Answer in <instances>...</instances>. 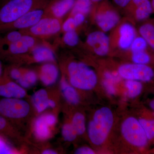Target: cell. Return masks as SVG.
<instances>
[{
  "mask_svg": "<svg viewBox=\"0 0 154 154\" xmlns=\"http://www.w3.org/2000/svg\"><path fill=\"white\" fill-rule=\"evenodd\" d=\"M125 85L127 89V94L129 98H135L138 97L143 91V84L139 81L127 80Z\"/></svg>",
  "mask_w": 154,
  "mask_h": 154,
  "instance_id": "21",
  "label": "cell"
},
{
  "mask_svg": "<svg viewBox=\"0 0 154 154\" xmlns=\"http://www.w3.org/2000/svg\"><path fill=\"white\" fill-rule=\"evenodd\" d=\"M61 26L59 20L57 18L42 19L36 25L30 28L31 34L35 36L52 35L59 32Z\"/></svg>",
  "mask_w": 154,
  "mask_h": 154,
  "instance_id": "9",
  "label": "cell"
},
{
  "mask_svg": "<svg viewBox=\"0 0 154 154\" xmlns=\"http://www.w3.org/2000/svg\"><path fill=\"white\" fill-rule=\"evenodd\" d=\"M22 36V33L17 30H13L7 34L3 38L6 43L9 45L12 42L18 41Z\"/></svg>",
  "mask_w": 154,
  "mask_h": 154,
  "instance_id": "30",
  "label": "cell"
},
{
  "mask_svg": "<svg viewBox=\"0 0 154 154\" xmlns=\"http://www.w3.org/2000/svg\"><path fill=\"white\" fill-rule=\"evenodd\" d=\"M126 7L133 10L135 18L139 22L146 21L154 13L151 0H131Z\"/></svg>",
  "mask_w": 154,
  "mask_h": 154,
  "instance_id": "10",
  "label": "cell"
},
{
  "mask_svg": "<svg viewBox=\"0 0 154 154\" xmlns=\"http://www.w3.org/2000/svg\"><path fill=\"white\" fill-rule=\"evenodd\" d=\"M7 126V122L4 116L0 114V131L4 130Z\"/></svg>",
  "mask_w": 154,
  "mask_h": 154,
  "instance_id": "38",
  "label": "cell"
},
{
  "mask_svg": "<svg viewBox=\"0 0 154 154\" xmlns=\"http://www.w3.org/2000/svg\"><path fill=\"white\" fill-rule=\"evenodd\" d=\"M50 0H10L0 8V26L11 24L31 10L45 6Z\"/></svg>",
  "mask_w": 154,
  "mask_h": 154,
  "instance_id": "2",
  "label": "cell"
},
{
  "mask_svg": "<svg viewBox=\"0 0 154 154\" xmlns=\"http://www.w3.org/2000/svg\"><path fill=\"white\" fill-rule=\"evenodd\" d=\"M113 113L110 108L104 107L96 110L88 126V136L91 142L97 146L104 143L113 127Z\"/></svg>",
  "mask_w": 154,
  "mask_h": 154,
  "instance_id": "1",
  "label": "cell"
},
{
  "mask_svg": "<svg viewBox=\"0 0 154 154\" xmlns=\"http://www.w3.org/2000/svg\"><path fill=\"white\" fill-rule=\"evenodd\" d=\"M93 3L91 0H76L72 9V14L81 13L86 15L91 11Z\"/></svg>",
  "mask_w": 154,
  "mask_h": 154,
  "instance_id": "24",
  "label": "cell"
},
{
  "mask_svg": "<svg viewBox=\"0 0 154 154\" xmlns=\"http://www.w3.org/2000/svg\"><path fill=\"white\" fill-rule=\"evenodd\" d=\"M51 127L45 119L44 114L42 115L36 119L34 122L33 126L34 134L38 139L41 140H47L51 135Z\"/></svg>",
  "mask_w": 154,
  "mask_h": 154,
  "instance_id": "16",
  "label": "cell"
},
{
  "mask_svg": "<svg viewBox=\"0 0 154 154\" xmlns=\"http://www.w3.org/2000/svg\"><path fill=\"white\" fill-rule=\"evenodd\" d=\"M38 80L37 75L33 71L26 72L25 74L22 75L19 80L17 81L18 84L24 89L31 88L36 84Z\"/></svg>",
  "mask_w": 154,
  "mask_h": 154,
  "instance_id": "23",
  "label": "cell"
},
{
  "mask_svg": "<svg viewBox=\"0 0 154 154\" xmlns=\"http://www.w3.org/2000/svg\"><path fill=\"white\" fill-rule=\"evenodd\" d=\"M92 1V2L93 3V4H98V3L101 2H102V1H105V0H91Z\"/></svg>",
  "mask_w": 154,
  "mask_h": 154,
  "instance_id": "42",
  "label": "cell"
},
{
  "mask_svg": "<svg viewBox=\"0 0 154 154\" xmlns=\"http://www.w3.org/2000/svg\"><path fill=\"white\" fill-rule=\"evenodd\" d=\"M42 154H57L56 152L51 149H47L45 150L44 151L42 152Z\"/></svg>",
  "mask_w": 154,
  "mask_h": 154,
  "instance_id": "39",
  "label": "cell"
},
{
  "mask_svg": "<svg viewBox=\"0 0 154 154\" xmlns=\"http://www.w3.org/2000/svg\"><path fill=\"white\" fill-rule=\"evenodd\" d=\"M2 63H1V62H0V76H1V75H2Z\"/></svg>",
  "mask_w": 154,
  "mask_h": 154,
  "instance_id": "43",
  "label": "cell"
},
{
  "mask_svg": "<svg viewBox=\"0 0 154 154\" xmlns=\"http://www.w3.org/2000/svg\"><path fill=\"white\" fill-rule=\"evenodd\" d=\"M49 99L47 92L44 89H40L33 94L32 102L38 113H41L49 108Z\"/></svg>",
  "mask_w": 154,
  "mask_h": 154,
  "instance_id": "19",
  "label": "cell"
},
{
  "mask_svg": "<svg viewBox=\"0 0 154 154\" xmlns=\"http://www.w3.org/2000/svg\"><path fill=\"white\" fill-rule=\"evenodd\" d=\"M71 124L78 135L84 134L86 130V120L82 113H76L72 119Z\"/></svg>",
  "mask_w": 154,
  "mask_h": 154,
  "instance_id": "25",
  "label": "cell"
},
{
  "mask_svg": "<svg viewBox=\"0 0 154 154\" xmlns=\"http://www.w3.org/2000/svg\"><path fill=\"white\" fill-rule=\"evenodd\" d=\"M26 95L25 89L14 82L0 85V96L4 98L22 99Z\"/></svg>",
  "mask_w": 154,
  "mask_h": 154,
  "instance_id": "12",
  "label": "cell"
},
{
  "mask_svg": "<svg viewBox=\"0 0 154 154\" xmlns=\"http://www.w3.org/2000/svg\"><path fill=\"white\" fill-rule=\"evenodd\" d=\"M30 106L22 99L3 98L0 100V114L5 118L19 119L28 115Z\"/></svg>",
  "mask_w": 154,
  "mask_h": 154,
  "instance_id": "6",
  "label": "cell"
},
{
  "mask_svg": "<svg viewBox=\"0 0 154 154\" xmlns=\"http://www.w3.org/2000/svg\"><path fill=\"white\" fill-rule=\"evenodd\" d=\"M58 76V70L53 64H45L42 67L39 78L45 85H52L57 81Z\"/></svg>",
  "mask_w": 154,
  "mask_h": 154,
  "instance_id": "14",
  "label": "cell"
},
{
  "mask_svg": "<svg viewBox=\"0 0 154 154\" xmlns=\"http://www.w3.org/2000/svg\"><path fill=\"white\" fill-rule=\"evenodd\" d=\"M76 0H53L50 3L51 12L57 18L63 17L72 8Z\"/></svg>",
  "mask_w": 154,
  "mask_h": 154,
  "instance_id": "15",
  "label": "cell"
},
{
  "mask_svg": "<svg viewBox=\"0 0 154 154\" xmlns=\"http://www.w3.org/2000/svg\"><path fill=\"white\" fill-rule=\"evenodd\" d=\"M105 79L108 80L114 83L117 81V79L115 75L110 72H107L105 74Z\"/></svg>",
  "mask_w": 154,
  "mask_h": 154,
  "instance_id": "37",
  "label": "cell"
},
{
  "mask_svg": "<svg viewBox=\"0 0 154 154\" xmlns=\"http://www.w3.org/2000/svg\"><path fill=\"white\" fill-rule=\"evenodd\" d=\"M149 106L154 113V98L151 99L149 102Z\"/></svg>",
  "mask_w": 154,
  "mask_h": 154,
  "instance_id": "40",
  "label": "cell"
},
{
  "mask_svg": "<svg viewBox=\"0 0 154 154\" xmlns=\"http://www.w3.org/2000/svg\"><path fill=\"white\" fill-rule=\"evenodd\" d=\"M60 87L62 93L66 100L72 105H76L80 102V97L75 88L69 84L65 78L61 80Z\"/></svg>",
  "mask_w": 154,
  "mask_h": 154,
  "instance_id": "17",
  "label": "cell"
},
{
  "mask_svg": "<svg viewBox=\"0 0 154 154\" xmlns=\"http://www.w3.org/2000/svg\"><path fill=\"white\" fill-rule=\"evenodd\" d=\"M113 83L108 80L105 79L103 82V85L107 93L110 95H115L116 93L115 87L113 85Z\"/></svg>",
  "mask_w": 154,
  "mask_h": 154,
  "instance_id": "31",
  "label": "cell"
},
{
  "mask_svg": "<svg viewBox=\"0 0 154 154\" xmlns=\"http://www.w3.org/2000/svg\"><path fill=\"white\" fill-rule=\"evenodd\" d=\"M143 128L149 141L154 139V117L143 116L138 119Z\"/></svg>",
  "mask_w": 154,
  "mask_h": 154,
  "instance_id": "22",
  "label": "cell"
},
{
  "mask_svg": "<svg viewBox=\"0 0 154 154\" xmlns=\"http://www.w3.org/2000/svg\"><path fill=\"white\" fill-rule=\"evenodd\" d=\"M116 5L120 8H126L131 0H113Z\"/></svg>",
  "mask_w": 154,
  "mask_h": 154,
  "instance_id": "36",
  "label": "cell"
},
{
  "mask_svg": "<svg viewBox=\"0 0 154 154\" xmlns=\"http://www.w3.org/2000/svg\"><path fill=\"white\" fill-rule=\"evenodd\" d=\"M149 47L146 42L140 36H136L133 42L130 49L131 52H137Z\"/></svg>",
  "mask_w": 154,
  "mask_h": 154,
  "instance_id": "27",
  "label": "cell"
},
{
  "mask_svg": "<svg viewBox=\"0 0 154 154\" xmlns=\"http://www.w3.org/2000/svg\"><path fill=\"white\" fill-rule=\"evenodd\" d=\"M118 45L123 50L130 49L133 42L136 37V32L133 25L125 23L119 27V30Z\"/></svg>",
  "mask_w": 154,
  "mask_h": 154,
  "instance_id": "11",
  "label": "cell"
},
{
  "mask_svg": "<svg viewBox=\"0 0 154 154\" xmlns=\"http://www.w3.org/2000/svg\"><path fill=\"white\" fill-rule=\"evenodd\" d=\"M35 41L32 36L24 35L18 41L8 45V52L14 55L22 54L27 52L30 48L33 47Z\"/></svg>",
  "mask_w": 154,
  "mask_h": 154,
  "instance_id": "13",
  "label": "cell"
},
{
  "mask_svg": "<svg viewBox=\"0 0 154 154\" xmlns=\"http://www.w3.org/2000/svg\"><path fill=\"white\" fill-rule=\"evenodd\" d=\"M75 28L73 17H70L67 19L63 25V29L66 32L75 30Z\"/></svg>",
  "mask_w": 154,
  "mask_h": 154,
  "instance_id": "32",
  "label": "cell"
},
{
  "mask_svg": "<svg viewBox=\"0 0 154 154\" xmlns=\"http://www.w3.org/2000/svg\"><path fill=\"white\" fill-rule=\"evenodd\" d=\"M62 134L65 140L72 142L78 136L71 123H66L62 128Z\"/></svg>",
  "mask_w": 154,
  "mask_h": 154,
  "instance_id": "26",
  "label": "cell"
},
{
  "mask_svg": "<svg viewBox=\"0 0 154 154\" xmlns=\"http://www.w3.org/2000/svg\"><path fill=\"white\" fill-rule=\"evenodd\" d=\"M68 72L70 84L77 89L89 91L97 84L96 73L85 64L72 62L68 66Z\"/></svg>",
  "mask_w": 154,
  "mask_h": 154,
  "instance_id": "3",
  "label": "cell"
},
{
  "mask_svg": "<svg viewBox=\"0 0 154 154\" xmlns=\"http://www.w3.org/2000/svg\"><path fill=\"white\" fill-rule=\"evenodd\" d=\"M33 56L37 62H52L55 60V55L52 51L45 46H40L33 50Z\"/></svg>",
  "mask_w": 154,
  "mask_h": 154,
  "instance_id": "20",
  "label": "cell"
},
{
  "mask_svg": "<svg viewBox=\"0 0 154 154\" xmlns=\"http://www.w3.org/2000/svg\"><path fill=\"white\" fill-rule=\"evenodd\" d=\"M48 105H49V108H54V107H55L56 106L55 102H54V101H53V100L50 99L49 101V104H48Z\"/></svg>",
  "mask_w": 154,
  "mask_h": 154,
  "instance_id": "41",
  "label": "cell"
},
{
  "mask_svg": "<svg viewBox=\"0 0 154 154\" xmlns=\"http://www.w3.org/2000/svg\"><path fill=\"white\" fill-rule=\"evenodd\" d=\"M121 132L125 140L135 147L145 149L148 145L149 140L146 133L135 117H128L123 122Z\"/></svg>",
  "mask_w": 154,
  "mask_h": 154,
  "instance_id": "4",
  "label": "cell"
},
{
  "mask_svg": "<svg viewBox=\"0 0 154 154\" xmlns=\"http://www.w3.org/2000/svg\"><path fill=\"white\" fill-rule=\"evenodd\" d=\"M118 72L120 77L126 80H135L142 83L154 81V69L150 65L125 64L119 67Z\"/></svg>",
  "mask_w": 154,
  "mask_h": 154,
  "instance_id": "5",
  "label": "cell"
},
{
  "mask_svg": "<svg viewBox=\"0 0 154 154\" xmlns=\"http://www.w3.org/2000/svg\"><path fill=\"white\" fill-rule=\"evenodd\" d=\"M10 75L11 79L17 81L19 80L22 76L20 71L17 69H11L10 71Z\"/></svg>",
  "mask_w": 154,
  "mask_h": 154,
  "instance_id": "35",
  "label": "cell"
},
{
  "mask_svg": "<svg viewBox=\"0 0 154 154\" xmlns=\"http://www.w3.org/2000/svg\"><path fill=\"white\" fill-rule=\"evenodd\" d=\"M151 2L152 6L153 12H154V0H151Z\"/></svg>",
  "mask_w": 154,
  "mask_h": 154,
  "instance_id": "44",
  "label": "cell"
},
{
  "mask_svg": "<svg viewBox=\"0 0 154 154\" xmlns=\"http://www.w3.org/2000/svg\"><path fill=\"white\" fill-rule=\"evenodd\" d=\"M73 19L75 26L76 28L80 25H82L84 22L85 19V14H81V13H77L75 14Z\"/></svg>",
  "mask_w": 154,
  "mask_h": 154,
  "instance_id": "33",
  "label": "cell"
},
{
  "mask_svg": "<svg viewBox=\"0 0 154 154\" xmlns=\"http://www.w3.org/2000/svg\"><path fill=\"white\" fill-rule=\"evenodd\" d=\"M16 153L15 149L2 136H0V154Z\"/></svg>",
  "mask_w": 154,
  "mask_h": 154,
  "instance_id": "29",
  "label": "cell"
},
{
  "mask_svg": "<svg viewBox=\"0 0 154 154\" xmlns=\"http://www.w3.org/2000/svg\"><path fill=\"white\" fill-rule=\"evenodd\" d=\"M144 22L139 27V33L154 51V20L148 19Z\"/></svg>",
  "mask_w": 154,
  "mask_h": 154,
  "instance_id": "18",
  "label": "cell"
},
{
  "mask_svg": "<svg viewBox=\"0 0 154 154\" xmlns=\"http://www.w3.org/2000/svg\"><path fill=\"white\" fill-rule=\"evenodd\" d=\"M102 2L95 19L96 24L102 31L107 32L118 24L120 18L117 12L111 8L108 3Z\"/></svg>",
  "mask_w": 154,
  "mask_h": 154,
  "instance_id": "7",
  "label": "cell"
},
{
  "mask_svg": "<svg viewBox=\"0 0 154 154\" xmlns=\"http://www.w3.org/2000/svg\"><path fill=\"white\" fill-rule=\"evenodd\" d=\"M79 38L75 30L66 32L63 37V41L66 44L69 46H75L79 43Z\"/></svg>",
  "mask_w": 154,
  "mask_h": 154,
  "instance_id": "28",
  "label": "cell"
},
{
  "mask_svg": "<svg viewBox=\"0 0 154 154\" xmlns=\"http://www.w3.org/2000/svg\"><path fill=\"white\" fill-rule=\"evenodd\" d=\"M87 42L95 53L100 56L107 55L110 49V38L103 31H96L90 33Z\"/></svg>",
  "mask_w": 154,
  "mask_h": 154,
  "instance_id": "8",
  "label": "cell"
},
{
  "mask_svg": "<svg viewBox=\"0 0 154 154\" xmlns=\"http://www.w3.org/2000/svg\"><path fill=\"white\" fill-rule=\"evenodd\" d=\"M76 154H94L95 152L93 149L88 146H82L77 149L75 152Z\"/></svg>",
  "mask_w": 154,
  "mask_h": 154,
  "instance_id": "34",
  "label": "cell"
}]
</instances>
